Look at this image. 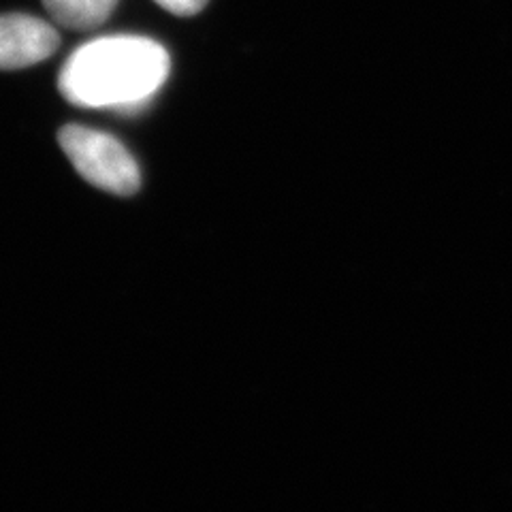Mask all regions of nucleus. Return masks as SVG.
I'll return each instance as SVG.
<instances>
[{
  "label": "nucleus",
  "mask_w": 512,
  "mask_h": 512,
  "mask_svg": "<svg viewBox=\"0 0 512 512\" xmlns=\"http://www.w3.org/2000/svg\"><path fill=\"white\" fill-rule=\"evenodd\" d=\"M118 0H43L50 18L71 30H92L114 13Z\"/></svg>",
  "instance_id": "20e7f679"
},
{
  "label": "nucleus",
  "mask_w": 512,
  "mask_h": 512,
  "mask_svg": "<svg viewBox=\"0 0 512 512\" xmlns=\"http://www.w3.org/2000/svg\"><path fill=\"white\" fill-rule=\"evenodd\" d=\"M171 60L146 37H101L79 45L58 77L64 99L77 107L137 109L163 88Z\"/></svg>",
  "instance_id": "f257e3e1"
},
{
  "label": "nucleus",
  "mask_w": 512,
  "mask_h": 512,
  "mask_svg": "<svg viewBox=\"0 0 512 512\" xmlns=\"http://www.w3.org/2000/svg\"><path fill=\"white\" fill-rule=\"evenodd\" d=\"M60 45L58 32L24 13L0 15V71L26 69L50 58Z\"/></svg>",
  "instance_id": "7ed1b4c3"
},
{
  "label": "nucleus",
  "mask_w": 512,
  "mask_h": 512,
  "mask_svg": "<svg viewBox=\"0 0 512 512\" xmlns=\"http://www.w3.org/2000/svg\"><path fill=\"white\" fill-rule=\"evenodd\" d=\"M58 141L79 175L96 188L122 197L139 190V167L118 139L88 126L69 124L60 131Z\"/></svg>",
  "instance_id": "f03ea898"
},
{
  "label": "nucleus",
  "mask_w": 512,
  "mask_h": 512,
  "mask_svg": "<svg viewBox=\"0 0 512 512\" xmlns=\"http://www.w3.org/2000/svg\"><path fill=\"white\" fill-rule=\"evenodd\" d=\"M154 3L173 15H180V18H190V15L203 11L210 0H154Z\"/></svg>",
  "instance_id": "39448f33"
}]
</instances>
